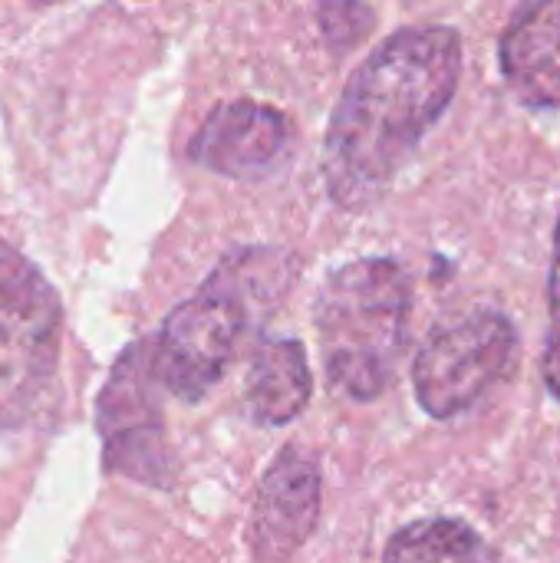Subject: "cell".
I'll return each mask as SVG.
<instances>
[{
  "mask_svg": "<svg viewBox=\"0 0 560 563\" xmlns=\"http://www.w3.org/2000/svg\"><path fill=\"white\" fill-rule=\"evenodd\" d=\"M323 508V475L314 452L304 445H287L264 468L248 544L254 563H290V558L314 538Z\"/></svg>",
  "mask_w": 560,
  "mask_h": 563,
  "instance_id": "8",
  "label": "cell"
},
{
  "mask_svg": "<svg viewBox=\"0 0 560 563\" xmlns=\"http://www.w3.org/2000/svg\"><path fill=\"white\" fill-rule=\"evenodd\" d=\"M251 317H257L254 303L215 271L191 300L165 317L152 343L162 389L182 402H201L224 379Z\"/></svg>",
  "mask_w": 560,
  "mask_h": 563,
  "instance_id": "5",
  "label": "cell"
},
{
  "mask_svg": "<svg viewBox=\"0 0 560 563\" xmlns=\"http://www.w3.org/2000/svg\"><path fill=\"white\" fill-rule=\"evenodd\" d=\"M548 300H551V320H548V340H545V356H541V373L548 393L560 402V221L554 228V247H551V284H548Z\"/></svg>",
  "mask_w": 560,
  "mask_h": 563,
  "instance_id": "13",
  "label": "cell"
},
{
  "mask_svg": "<svg viewBox=\"0 0 560 563\" xmlns=\"http://www.w3.org/2000/svg\"><path fill=\"white\" fill-rule=\"evenodd\" d=\"M317 20L330 49H353L373 30L376 10L366 3H323L317 10Z\"/></svg>",
  "mask_w": 560,
  "mask_h": 563,
  "instance_id": "12",
  "label": "cell"
},
{
  "mask_svg": "<svg viewBox=\"0 0 560 563\" xmlns=\"http://www.w3.org/2000/svg\"><path fill=\"white\" fill-rule=\"evenodd\" d=\"M383 563H495V554L465 521L426 518L389 538Z\"/></svg>",
  "mask_w": 560,
  "mask_h": 563,
  "instance_id": "11",
  "label": "cell"
},
{
  "mask_svg": "<svg viewBox=\"0 0 560 563\" xmlns=\"http://www.w3.org/2000/svg\"><path fill=\"white\" fill-rule=\"evenodd\" d=\"M158 393L162 383L155 373V350L139 340L116 360L96 402L106 468L149 488H168L175 478V455Z\"/></svg>",
  "mask_w": 560,
  "mask_h": 563,
  "instance_id": "6",
  "label": "cell"
},
{
  "mask_svg": "<svg viewBox=\"0 0 560 563\" xmlns=\"http://www.w3.org/2000/svg\"><path fill=\"white\" fill-rule=\"evenodd\" d=\"M521 353L515 320L498 307H479L436 330L413 363V389L432 419H455L502 386Z\"/></svg>",
  "mask_w": 560,
  "mask_h": 563,
  "instance_id": "4",
  "label": "cell"
},
{
  "mask_svg": "<svg viewBox=\"0 0 560 563\" xmlns=\"http://www.w3.org/2000/svg\"><path fill=\"white\" fill-rule=\"evenodd\" d=\"M409 323L413 277L396 257H360L337 267L314 303L330 389L353 402L380 399L406 353Z\"/></svg>",
  "mask_w": 560,
  "mask_h": 563,
  "instance_id": "2",
  "label": "cell"
},
{
  "mask_svg": "<svg viewBox=\"0 0 560 563\" xmlns=\"http://www.w3.org/2000/svg\"><path fill=\"white\" fill-rule=\"evenodd\" d=\"M63 303L53 284L0 238V426H26L56 386Z\"/></svg>",
  "mask_w": 560,
  "mask_h": 563,
  "instance_id": "3",
  "label": "cell"
},
{
  "mask_svg": "<svg viewBox=\"0 0 560 563\" xmlns=\"http://www.w3.org/2000/svg\"><path fill=\"white\" fill-rule=\"evenodd\" d=\"M512 92L531 109H560V0L525 7L498 43Z\"/></svg>",
  "mask_w": 560,
  "mask_h": 563,
  "instance_id": "9",
  "label": "cell"
},
{
  "mask_svg": "<svg viewBox=\"0 0 560 563\" xmlns=\"http://www.w3.org/2000/svg\"><path fill=\"white\" fill-rule=\"evenodd\" d=\"M314 396V369L300 340L277 336L257 346L248 373V402L261 426L294 422Z\"/></svg>",
  "mask_w": 560,
  "mask_h": 563,
  "instance_id": "10",
  "label": "cell"
},
{
  "mask_svg": "<svg viewBox=\"0 0 560 563\" xmlns=\"http://www.w3.org/2000/svg\"><path fill=\"white\" fill-rule=\"evenodd\" d=\"M294 122L271 102L231 99L215 106L188 142V158L221 178L264 181L294 155Z\"/></svg>",
  "mask_w": 560,
  "mask_h": 563,
  "instance_id": "7",
  "label": "cell"
},
{
  "mask_svg": "<svg viewBox=\"0 0 560 563\" xmlns=\"http://www.w3.org/2000/svg\"><path fill=\"white\" fill-rule=\"evenodd\" d=\"M462 82V36L446 23L389 33L347 79L323 139L333 205H376L449 112Z\"/></svg>",
  "mask_w": 560,
  "mask_h": 563,
  "instance_id": "1",
  "label": "cell"
}]
</instances>
